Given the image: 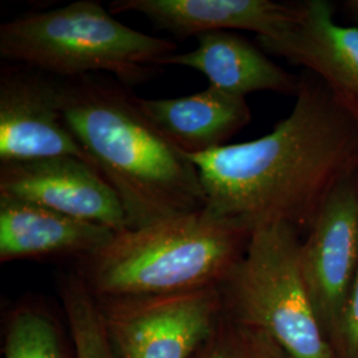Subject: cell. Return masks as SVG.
<instances>
[{
    "instance_id": "cell-4",
    "label": "cell",
    "mask_w": 358,
    "mask_h": 358,
    "mask_svg": "<svg viewBox=\"0 0 358 358\" xmlns=\"http://www.w3.org/2000/svg\"><path fill=\"white\" fill-rule=\"evenodd\" d=\"M177 44L121 23L93 0L26 13L0 27V55L17 64L72 80L100 72L124 87L141 84Z\"/></svg>"
},
{
    "instance_id": "cell-7",
    "label": "cell",
    "mask_w": 358,
    "mask_h": 358,
    "mask_svg": "<svg viewBox=\"0 0 358 358\" xmlns=\"http://www.w3.org/2000/svg\"><path fill=\"white\" fill-rule=\"evenodd\" d=\"M56 157H73L94 167L66 124L60 80H52L45 73L27 66L26 69L3 68L0 76V164Z\"/></svg>"
},
{
    "instance_id": "cell-8",
    "label": "cell",
    "mask_w": 358,
    "mask_h": 358,
    "mask_svg": "<svg viewBox=\"0 0 358 358\" xmlns=\"http://www.w3.org/2000/svg\"><path fill=\"white\" fill-rule=\"evenodd\" d=\"M308 294L329 344L358 271V174L328 196L301 243Z\"/></svg>"
},
{
    "instance_id": "cell-15",
    "label": "cell",
    "mask_w": 358,
    "mask_h": 358,
    "mask_svg": "<svg viewBox=\"0 0 358 358\" xmlns=\"http://www.w3.org/2000/svg\"><path fill=\"white\" fill-rule=\"evenodd\" d=\"M3 358H76L69 331L50 308L27 300L7 312Z\"/></svg>"
},
{
    "instance_id": "cell-6",
    "label": "cell",
    "mask_w": 358,
    "mask_h": 358,
    "mask_svg": "<svg viewBox=\"0 0 358 358\" xmlns=\"http://www.w3.org/2000/svg\"><path fill=\"white\" fill-rule=\"evenodd\" d=\"M97 304L118 358H192L223 319L219 287Z\"/></svg>"
},
{
    "instance_id": "cell-19",
    "label": "cell",
    "mask_w": 358,
    "mask_h": 358,
    "mask_svg": "<svg viewBox=\"0 0 358 358\" xmlns=\"http://www.w3.org/2000/svg\"><path fill=\"white\" fill-rule=\"evenodd\" d=\"M344 8L358 26V0H348L344 3Z\"/></svg>"
},
{
    "instance_id": "cell-13",
    "label": "cell",
    "mask_w": 358,
    "mask_h": 358,
    "mask_svg": "<svg viewBox=\"0 0 358 358\" xmlns=\"http://www.w3.org/2000/svg\"><path fill=\"white\" fill-rule=\"evenodd\" d=\"M196 41L192 51L173 53L161 66L192 68L207 77L208 87L244 99L256 92L297 94L300 76L287 72L243 36L217 31L201 35Z\"/></svg>"
},
{
    "instance_id": "cell-18",
    "label": "cell",
    "mask_w": 358,
    "mask_h": 358,
    "mask_svg": "<svg viewBox=\"0 0 358 358\" xmlns=\"http://www.w3.org/2000/svg\"><path fill=\"white\" fill-rule=\"evenodd\" d=\"M333 358H358V271L331 338Z\"/></svg>"
},
{
    "instance_id": "cell-1",
    "label": "cell",
    "mask_w": 358,
    "mask_h": 358,
    "mask_svg": "<svg viewBox=\"0 0 358 358\" xmlns=\"http://www.w3.org/2000/svg\"><path fill=\"white\" fill-rule=\"evenodd\" d=\"M189 158L207 214L251 231L287 223L306 236L331 192L358 174V122L306 71L294 109L268 134Z\"/></svg>"
},
{
    "instance_id": "cell-10",
    "label": "cell",
    "mask_w": 358,
    "mask_h": 358,
    "mask_svg": "<svg viewBox=\"0 0 358 358\" xmlns=\"http://www.w3.org/2000/svg\"><path fill=\"white\" fill-rule=\"evenodd\" d=\"M333 15L327 0L303 1L292 26L259 44L321 78L358 122V27L341 26Z\"/></svg>"
},
{
    "instance_id": "cell-14",
    "label": "cell",
    "mask_w": 358,
    "mask_h": 358,
    "mask_svg": "<svg viewBox=\"0 0 358 358\" xmlns=\"http://www.w3.org/2000/svg\"><path fill=\"white\" fill-rule=\"evenodd\" d=\"M134 99L142 113L187 155L227 145L226 142L252 118L244 97L211 87L176 99Z\"/></svg>"
},
{
    "instance_id": "cell-12",
    "label": "cell",
    "mask_w": 358,
    "mask_h": 358,
    "mask_svg": "<svg viewBox=\"0 0 358 358\" xmlns=\"http://www.w3.org/2000/svg\"><path fill=\"white\" fill-rule=\"evenodd\" d=\"M115 232L50 208L0 196V262L75 257L81 260Z\"/></svg>"
},
{
    "instance_id": "cell-9",
    "label": "cell",
    "mask_w": 358,
    "mask_h": 358,
    "mask_svg": "<svg viewBox=\"0 0 358 358\" xmlns=\"http://www.w3.org/2000/svg\"><path fill=\"white\" fill-rule=\"evenodd\" d=\"M0 196L50 208L120 232L127 215L101 174L73 157L0 165Z\"/></svg>"
},
{
    "instance_id": "cell-16",
    "label": "cell",
    "mask_w": 358,
    "mask_h": 358,
    "mask_svg": "<svg viewBox=\"0 0 358 358\" xmlns=\"http://www.w3.org/2000/svg\"><path fill=\"white\" fill-rule=\"evenodd\" d=\"M59 294L76 358H118L103 328L97 300L76 272L60 279Z\"/></svg>"
},
{
    "instance_id": "cell-17",
    "label": "cell",
    "mask_w": 358,
    "mask_h": 358,
    "mask_svg": "<svg viewBox=\"0 0 358 358\" xmlns=\"http://www.w3.org/2000/svg\"><path fill=\"white\" fill-rule=\"evenodd\" d=\"M192 358H294L268 334L223 317Z\"/></svg>"
},
{
    "instance_id": "cell-5",
    "label": "cell",
    "mask_w": 358,
    "mask_h": 358,
    "mask_svg": "<svg viewBox=\"0 0 358 358\" xmlns=\"http://www.w3.org/2000/svg\"><path fill=\"white\" fill-rule=\"evenodd\" d=\"M303 235L287 223L252 231L219 285L223 317L268 334L294 358H333L301 268Z\"/></svg>"
},
{
    "instance_id": "cell-2",
    "label": "cell",
    "mask_w": 358,
    "mask_h": 358,
    "mask_svg": "<svg viewBox=\"0 0 358 358\" xmlns=\"http://www.w3.org/2000/svg\"><path fill=\"white\" fill-rule=\"evenodd\" d=\"M65 120L124 207L128 229L203 210L199 171L143 115L122 84L60 80Z\"/></svg>"
},
{
    "instance_id": "cell-11",
    "label": "cell",
    "mask_w": 358,
    "mask_h": 358,
    "mask_svg": "<svg viewBox=\"0 0 358 358\" xmlns=\"http://www.w3.org/2000/svg\"><path fill=\"white\" fill-rule=\"evenodd\" d=\"M109 11L140 13L177 38L243 29L257 38H273L292 26L299 4L271 0H115Z\"/></svg>"
},
{
    "instance_id": "cell-3",
    "label": "cell",
    "mask_w": 358,
    "mask_h": 358,
    "mask_svg": "<svg viewBox=\"0 0 358 358\" xmlns=\"http://www.w3.org/2000/svg\"><path fill=\"white\" fill-rule=\"evenodd\" d=\"M251 234L201 210L115 232L78 260L75 272L97 300L217 288L243 256Z\"/></svg>"
}]
</instances>
